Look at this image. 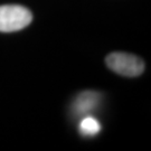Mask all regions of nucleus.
<instances>
[{
    "label": "nucleus",
    "mask_w": 151,
    "mask_h": 151,
    "mask_svg": "<svg viewBox=\"0 0 151 151\" xmlns=\"http://www.w3.org/2000/svg\"><path fill=\"white\" fill-rule=\"evenodd\" d=\"M106 65L116 74L128 77H135L143 73L145 63L140 57L127 53H112L105 58Z\"/></svg>",
    "instance_id": "nucleus-2"
},
{
    "label": "nucleus",
    "mask_w": 151,
    "mask_h": 151,
    "mask_svg": "<svg viewBox=\"0 0 151 151\" xmlns=\"http://www.w3.org/2000/svg\"><path fill=\"white\" fill-rule=\"evenodd\" d=\"M32 20V12L22 6H0V32H12L20 30L27 27Z\"/></svg>",
    "instance_id": "nucleus-1"
},
{
    "label": "nucleus",
    "mask_w": 151,
    "mask_h": 151,
    "mask_svg": "<svg viewBox=\"0 0 151 151\" xmlns=\"http://www.w3.org/2000/svg\"><path fill=\"white\" fill-rule=\"evenodd\" d=\"M100 94L96 92H83L81 93L75 101L74 109L78 114H86L94 110L100 101Z\"/></svg>",
    "instance_id": "nucleus-3"
},
{
    "label": "nucleus",
    "mask_w": 151,
    "mask_h": 151,
    "mask_svg": "<svg viewBox=\"0 0 151 151\" xmlns=\"http://www.w3.org/2000/svg\"><path fill=\"white\" fill-rule=\"evenodd\" d=\"M100 130H101V124L97 122V120L91 116L84 118L80 124V131L84 135H95L100 132Z\"/></svg>",
    "instance_id": "nucleus-4"
}]
</instances>
